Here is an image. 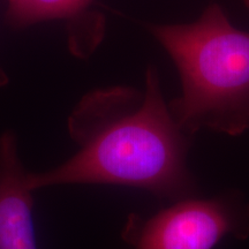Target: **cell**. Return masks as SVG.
<instances>
[{"label":"cell","mask_w":249,"mask_h":249,"mask_svg":"<svg viewBox=\"0 0 249 249\" xmlns=\"http://www.w3.org/2000/svg\"><path fill=\"white\" fill-rule=\"evenodd\" d=\"M68 130L76 152L53 169L27 172L30 191L112 185L173 201L195 192L187 165L194 135L174 118L154 66L145 71L143 90L118 86L86 95L71 112Z\"/></svg>","instance_id":"6da1fadb"},{"label":"cell","mask_w":249,"mask_h":249,"mask_svg":"<svg viewBox=\"0 0 249 249\" xmlns=\"http://www.w3.org/2000/svg\"><path fill=\"white\" fill-rule=\"evenodd\" d=\"M179 71L181 93L169 102L186 132L238 136L249 129V33L210 4L189 23L148 24Z\"/></svg>","instance_id":"7a4b0ae2"},{"label":"cell","mask_w":249,"mask_h":249,"mask_svg":"<svg viewBox=\"0 0 249 249\" xmlns=\"http://www.w3.org/2000/svg\"><path fill=\"white\" fill-rule=\"evenodd\" d=\"M229 235L249 236V201L238 191L189 196L148 217L129 213L121 231L130 249H213Z\"/></svg>","instance_id":"3957f363"},{"label":"cell","mask_w":249,"mask_h":249,"mask_svg":"<svg viewBox=\"0 0 249 249\" xmlns=\"http://www.w3.org/2000/svg\"><path fill=\"white\" fill-rule=\"evenodd\" d=\"M27 172L18 157L17 136L6 130L0 135V249H38Z\"/></svg>","instance_id":"277c9868"},{"label":"cell","mask_w":249,"mask_h":249,"mask_svg":"<svg viewBox=\"0 0 249 249\" xmlns=\"http://www.w3.org/2000/svg\"><path fill=\"white\" fill-rule=\"evenodd\" d=\"M92 0H8L7 18L11 26L21 28L53 18L80 15Z\"/></svg>","instance_id":"5b68a950"},{"label":"cell","mask_w":249,"mask_h":249,"mask_svg":"<svg viewBox=\"0 0 249 249\" xmlns=\"http://www.w3.org/2000/svg\"><path fill=\"white\" fill-rule=\"evenodd\" d=\"M7 81H8V79H7V76L4 74V71H0V87L6 85V83H7Z\"/></svg>","instance_id":"8992f818"},{"label":"cell","mask_w":249,"mask_h":249,"mask_svg":"<svg viewBox=\"0 0 249 249\" xmlns=\"http://www.w3.org/2000/svg\"><path fill=\"white\" fill-rule=\"evenodd\" d=\"M244 1H245V5L247 6V8L249 9V0H244Z\"/></svg>","instance_id":"52a82bcc"}]
</instances>
